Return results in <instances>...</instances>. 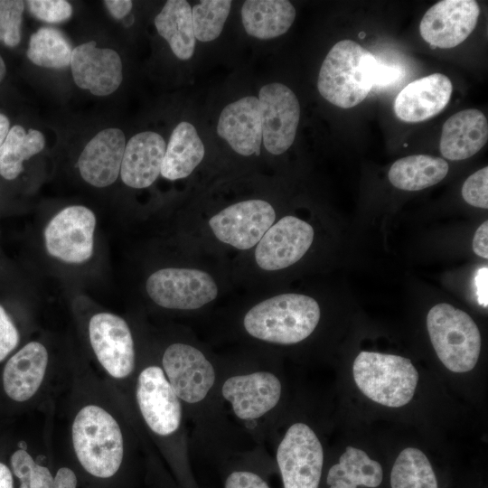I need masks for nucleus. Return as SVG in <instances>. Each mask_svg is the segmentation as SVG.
<instances>
[{"label":"nucleus","mask_w":488,"mask_h":488,"mask_svg":"<svg viewBox=\"0 0 488 488\" xmlns=\"http://www.w3.org/2000/svg\"><path fill=\"white\" fill-rule=\"evenodd\" d=\"M391 488H438L436 474L425 454L407 447L398 455L391 473Z\"/></svg>","instance_id":"31"},{"label":"nucleus","mask_w":488,"mask_h":488,"mask_svg":"<svg viewBox=\"0 0 488 488\" xmlns=\"http://www.w3.org/2000/svg\"><path fill=\"white\" fill-rule=\"evenodd\" d=\"M24 4L21 0H0V42L7 47H15L21 42Z\"/></svg>","instance_id":"34"},{"label":"nucleus","mask_w":488,"mask_h":488,"mask_svg":"<svg viewBox=\"0 0 488 488\" xmlns=\"http://www.w3.org/2000/svg\"><path fill=\"white\" fill-rule=\"evenodd\" d=\"M166 148L161 135L145 131L126 143L120 176L123 183L135 189L149 187L161 173Z\"/></svg>","instance_id":"21"},{"label":"nucleus","mask_w":488,"mask_h":488,"mask_svg":"<svg viewBox=\"0 0 488 488\" xmlns=\"http://www.w3.org/2000/svg\"><path fill=\"white\" fill-rule=\"evenodd\" d=\"M314 229L306 221L291 215L273 224L257 244L255 259L267 271L286 268L306 253L314 239Z\"/></svg>","instance_id":"11"},{"label":"nucleus","mask_w":488,"mask_h":488,"mask_svg":"<svg viewBox=\"0 0 488 488\" xmlns=\"http://www.w3.org/2000/svg\"><path fill=\"white\" fill-rule=\"evenodd\" d=\"M453 91L449 78L434 73L408 83L397 95L394 112L408 123L422 122L439 114L448 104Z\"/></svg>","instance_id":"19"},{"label":"nucleus","mask_w":488,"mask_h":488,"mask_svg":"<svg viewBox=\"0 0 488 488\" xmlns=\"http://www.w3.org/2000/svg\"><path fill=\"white\" fill-rule=\"evenodd\" d=\"M14 475L24 488H53V477L48 468L38 465L24 450L19 449L11 456Z\"/></svg>","instance_id":"33"},{"label":"nucleus","mask_w":488,"mask_h":488,"mask_svg":"<svg viewBox=\"0 0 488 488\" xmlns=\"http://www.w3.org/2000/svg\"><path fill=\"white\" fill-rule=\"evenodd\" d=\"M10 130V122L8 117L0 112V146L6 138Z\"/></svg>","instance_id":"44"},{"label":"nucleus","mask_w":488,"mask_h":488,"mask_svg":"<svg viewBox=\"0 0 488 488\" xmlns=\"http://www.w3.org/2000/svg\"><path fill=\"white\" fill-rule=\"evenodd\" d=\"M145 287L155 304L169 309H197L218 295L213 278L207 272L194 268L159 269L148 277Z\"/></svg>","instance_id":"6"},{"label":"nucleus","mask_w":488,"mask_h":488,"mask_svg":"<svg viewBox=\"0 0 488 488\" xmlns=\"http://www.w3.org/2000/svg\"><path fill=\"white\" fill-rule=\"evenodd\" d=\"M163 366L177 397L187 403L202 400L215 381L211 363L189 344H171L164 353Z\"/></svg>","instance_id":"13"},{"label":"nucleus","mask_w":488,"mask_h":488,"mask_svg":"<svg viewBox=\"0 0 488 488\" xmlns=\"http://www.w3.org/2000/svg\"><path fill=\"white\" fill-rule=\"evenodd\" d=\"M13 475L10 469L0 463V488H14Z\"/></svg>","instance_id":"43"},{"label":"nucleus","mask_w":488,"mask_h":488,"mask_svg":"<svg viewBox=\"0 0 488 488\" xmlns=\"http://www.w3.org/2000/svg\"><path fill=\"white\" fill-rule=\"evenodd\" d=\"M240 419L252 420L272 409L281 396V383L272 373L258 371L229 378L221 389Z\"/></svg>","instance_id":"18"},{"label":"nucleus","mask_w":488,"mask_h":488,"mask_svg":"<svg viewBox=\"0 0 488 488\" xmlns=\"http://www.w3.org/2000/svg\"><path fill=\"white\" fill-rule=\"evenodd\" d=\"M47 364V350L42 343L24 345L5 366L3 386L6 395L18 402L31 399L42 384Z\"/></svg>","instance_id":"23"},{"label":"nucleus","mask_w":488,"mask_h":488,"mask_svg":"<svg viewBox=\"0 0 488 488\" xmlns=\"http://www.w3.org/2000/svg\"><path fill=\"white\" fill-rule=\"evenodd\" d=\"M18 343V331L0 305V361L17 346Z\"/></svg>","instance_id":"37"},{"label":"nucleus","mask_w":488,"mask_h":488,"mask_svg":"<svg viewBox=\"0 0 488 488\" xmlns=\"http://www.w3.org/2000/svg\"><path fill=\"white\" fill-rule=\"evenodd\" d=\"M72 442L78 460L90 474L113 476L122 463V433L116 419L95 405L84 407L72 425Z\"/></svg>","instance_id":"3"},{"label":"nucleus","mask_w":488,"mask_h":488,"mask_svg":"<svg viewBox=\"0 0 488 488\" xmlns=\"http://www.w3.org/2000/svg\"><path fill=\"white\" fill-rule=\"evenodd\" d=\"M432 345L441 362L451 371L474 368L481 351V335L472 317L446 303L433 306L427 316Z\"/></svg>","instance_id":"5"},{"label":"nucleus","mask_w":488,"mask_h":488,"mask_svg":"<svg viewBox=\"0 0 488 488\" xmlns=\"http://www.w3.org/2000/svg\"><path fill=\"white\" fill-rule=\"evenodd\" d=\"M104 5L109 14L116 19H122L127 16L133 7V2L130 0H106Z\"/></svg>","instance_id":"40"},{"label":"nucleus","mask_w":488,"mask_h":488,"mask_svg":"<svg viewBox=\"0 0 488 488\" xmlns=\"http://www.w3.org/2000/svg\"><path fill=\"white\" fill-rule=\"evenodd\" d=\"M25 4L35 18L49 23L67 21L73 12L71 5L65 0H29Z\"/></svg>","instance_id":"35"},{"label":"nucleus","mask_w":488,"mask_h":488,"mask_svg":"<svg viewBox=\"0 0 488 488\" xmlns=\"http://www.w3.org/2000/svg\"><path fill=\"white\" fill-rule=\"evenodd\" d=\"M275 219L272 205L256 199L226 207L210 219L209 225L220 241L244 250L259 242Z\"/></svg>","instance_id":"10"},{"label":"nucleus","mask_w":488,"mask_h":488,"mask_svg":"<svg viewBox=\"0 0 488 488\" xmlns=\"http://www.w3.org/2000/svg\"><path fill=\"white\" fill-rule=\"evenodd\" d=\"M204 153V145L195 127L182 121L170 136L160 174L171 181L185 178L202 162Z\"/></svg>","instance_id":"25"},{"label":"nucleus","mask_w":488,"mask_h":488,"mask_svg":"<svg viewBox=\"0 0 488 488\" xmlns=\"http://www.w3.org/2000/svg\"><path fill=\"white\" fill-rule=\"evenodd\" d=\"M479 14L480 7L474 0H443L425 13L419 33L432 47L453 48L471 34Z\"/></svg>","instance_id":"14"},{"label":"nucleus","mask_w":488,"mask_h":488,"mask_svg":"<svg viewBox=\"0 0 488 488\" xmlns=\"http://www.w3.org/2000/svg\"><path fill=\"white\" fill-rule=\"evenodd\" d=\"M474 252L483 258H488V221H483L475 230L473 239Z\"/></svg>","instance_id":"39"},{"label":"nucleus","mask_w":488,"mask_h":488,"mask_svg":"<svg viewBox=\"0 0 488 488\" xmlns=\"http://www.w3.org/2000/svg\"><path fill=\"white\" fill-rule=\"evenodd\" d=\"M225 488H269V486L260 476L254 473L238 471L228 476Z\"/></svg>","instance_id":"38"},{"label":"nucleus","mask_w":488,"mask_h":488,"mask_svg":"<svg viewBox=\"0 0 488 488\" xmlns=\"http://www.w3.org/2000/svg\"><path fill=\"white\" fill-rule=\"evenodd\" d=\"M125 146L121 129L107 127L98 132L86 144L77 162L82 179L98 188L113 184L120 174Z\"/></svg>","instance_id":"17"},{"label":"nucleus","mask_w":488,"mask_h":488,"mask_svg":"<svg viewBox=\"0 0 488 488\" xmlns=\"http://www.w3.org/2000/svg\"><path fill=\"white\" fill-rule=\"evenodd\" d=\"M20 488H24V487L20 486Z\"/></svg>","instance_id":"46"},{"label":"nucleus","mask_w":488,"mask_h":488,"mask_svg":"<svg viewBox=\"0 0 488 488\" xmlns=\"http://www.w3.org/2000/svg\"><path fill=\"white\" fill-rule=\"evenodd\" d=\"M295 18L296 9L286 0H247L241 7V20L246 33L260 40L284 34Z\"/></svg>","instance_id":"24"},{"label":"nucleus","mask_w":488,"mask_h":488,"mask_svg":"<svg viewBox=\"0 0 488 488\" xmlns=\"http://www.w3.org/2000/svg\"><path fill=\"white\" fill-rule=\"evenodd\" d=\"M262 142L272 155L285 153L293 144L300 118L295 93L278 82L264 85L258 93Z\"/></svg>","instance_id":"9"},{"label":"nucleus","mask_w":488,"mask_h":488,"mask_svg":"<svg viewBox=\"0 0 488 488\" xmlns=\"http://www.w3.org/2000/svg\"><path fill=\"white\" fill-rule=\"evenodd\" d=\"M77 477L74 472L67 467L58 470L53 479V488H76Z\"/></svg>","instance_id":"42"},{"label":"nucleus","mask_w":488,"mask_h":488,"mask_svg":"<svg viewBox=\"0 0 488 488\" xmlns=\"http://www.w3.org/2000/svg\"><path fill=\"white\" fill-rule=\"evenodd\" d=\"M230 0H203L192 8L195 39L211 42L219 37L230 14Z\"/></svg>","instance_id":"32"},{"label":"nucleus","mask_w":488,"mask_h":488,"mask_svg":"<svg viewBox=\"0 0 488 488\" xmlns=\"http://www.w3.org/2000/svg\"><path fill=\"white\" fill-rule=\"evenodd\" d=\"M382 476V467L377 461L359 448L347 446L339 463L330 468L327 484L342 482L351 488L359 485L375 488L381 483Z\"/></svg>","instance_id":"29"},{"label":"nucleus","mask_w":488,"mask_h":488,"mask_svg":"<svg viewBox=\"0 0 488 488\" xmlns=\"http://www.w3.org/2000/svg\"><path fill=\"white\" fill-rule=\"evenodd\" d=\"M70 66L74 83L95 96L112 94L123 80L119 54L113 49L98 47L94 41L73 48Z\"/></svg>","instance_id":"16"},{"label":"nucleus","mask_w":488,"mask_h":488,"mask_svg":"<svg viewBox=\"0 0 488 488\" xmlns=\"http://www.w3.org/2000/svg\"><path fill=\"white\" fill-rule=\"evenodd\" d=\"M487 281H488V268L487 267H484L478 270L476 274V277H475L478 302L483 307H487V305H488Z\"/></svg>","instance_id":"41"},{"label":"nucleus","mask_w":488,"mask_h":488,"mask_svg":"<svg viewBox=\"0 0 488 488\" xmlns=\"http://www.w3.org/2000/svg\"><path fill=\"white\" fill-rule=\"evenodd\" d=\"M44 145L45 137L41 131H25L20 125L12 127L0 146V175L6 180L18 177L23 171V161L42 152Z\"/></svg>","instance_id":"28"},{"label":"nucleus","mask_w":488,"mask_h":488,"mask_svg":"<svg viewBox=\"0 0 488 488\" xmlns=\"http://www.w3.org/2000/svg\"><path fill=\"white\" fill-rule=\"evenodd\" d=\"M157 33L180 60H189L195 48L192 7L185 0H168L155 18Z\"/></svg>","instance_id":"26"},{"label":"nucleus","mask_w":488,"mask_h":488,"mask_svg":"<svg viewBox=\"0 0 488 488\" xmlns=\"http://www.w3.org/2000/svg\"><path fill=\"white\" fill-rule=\"evenodd\" d=\"M488 139V123L478 109H465L452 115L444 123L439 148L452 161L469 158L481 150Z\"/></svg>","instance_id":"22"},{"label":"nucleus","mask_w":488,"mask_h":488,"mask_svg":"<svg viewBox=\"0 0 488 488\" xmlns=\"http://www.w3.org/2000/svg\"><path fill=\"white\" fill-rule=\"evenodd\" d=\"M73 48L57 28L43 26L30 37L27 58L33 64L47 69H63L70 64Z\"/></svg>","instance_id":"30"},{"label":"nucleus","mask_w":488,"mask_h":488,"mask_svg":"<svg viewBox=\"0 0 488 488\" xmlns=\"http://www.w3.org/2000/svg\"><path fill=\"white\" fill-rule=\"evenodd\" d=\"M380 64L356 42L342 40L331 48L322 63L318 91L336 107L352 108L363 101L376 84Z\"/></svg>","instance_id":"1"},{"label":"nucleus","mask_w":488,"mask_h":488,"mask_svg":"<svg viewBox=\"0 0 488 488\" xmlns=\"http://www.w3.org/2000/svg\"><path fill=\"white\" fill-rule=\"evenodd\" d=\"M463 199L474 207L488 208V167L485 166L472 175L462 187Z\"/></svg>","instance_id":"36"},{"label":"nucleus","mask_w":488,"mask_h":488,"mask_svg":"<svg viewBox=\"0 0 488 488\" xmlns=\"http://www.w3.org/2000/svg\"><path fill=\"white\" fill-rule=\"evenodd\" d=\"M89 334L99 361L112 377L122 379L132 372L134 342L123 318L110 313L97 314L89 321Z\"/></svg>","instance_id":"12"},{"label":"nucleus","mask_w":488,"mask_h":488,"mask_svg":"<svg viewBox=\"0 0 488 488\" xmlns=\"http://www.w3.org/2000/svg\"><path fill=\"white\" fill-rule=\"evenodd\" d=\"M277 461L284 488H318L324 451L307 425L296 423L288 428L278 446Z\"/></svg>","instance_id":"7"},{"label":"nucleus","mask_w":488,"mask_h":488,"mask_svg":"<svg viewBox=\"0 0 488 488\" xmlns=\"http://www.w3.org/2000/svg\"><path fill=\"white\" fill-rule=\"evenodd\" d=\"M354 381L370 399L399 408L413 398L418 372L409 359L374 352H361L352 365Z\"/></svg>","instance_id":"4"},{"label":"nucleus","mask_w":488,"mask_h":488,"mask_svg":"<svg viewBox=\"0 0 488 488\" xmlns=\"http://www.w3.org/2000/svg\"><path fill=\"white\" fill-rule=\"evenodd\" d=\"M96 217L82 205H72L58 212L44 230L48 253L66 263H83L93 253Z\"/></svg>","instance_id":"8"},{"label":"nucleus","mask_w":488,"mask_h":488,"mask_svg":"<svg viewBox=\"0 0 488 488\" xmlns=\"http://www.w3.org/2000/svg\"><path fill=\"white\" fill-rule=\"evenodd\" d=\"M446 160L428 155H414L397 160L388 176L393 186L404 191H419L442 181L448 173Z\"/></svg>","instance_id":"27"},{"label":"nucleus","mask_w":488,"mask_h":488,"mask_svg":"<svg viewBox=\"0 0 488 488\" xmlns=\"http://www.w3.org/2000/svg\"><path fill=\"white\" fill-rule=\"evenodd\" d=\"M136 400L145 421L155 433L167 436L179 427L181 403L161 368L150 366L142 371Z\"/></svg>","instance_id":"15"},{"label":"nucleus","mask_w":488,"mask_h":488,"mask_svg":"<svg viewBox=\"0 0 488 488\" xmlns=\"http://www.w3.org/2000/svg\"><path fill=\"white\" fill-rule=\"evenodd\" d=\"M5 74H6L5 63L4 59L2 58V56L0 55V83L4 80Z\"/></svg>","instance_id":"45"},{"label":"nucleus","mask_w":488,"mask_h":488,"mask_svg":"<svg viewBox=\"0 0 488 488\" xmlns=\"http://www.w3.org/2000/svg\"><path fill=\"white\" fill-rule=\"evenodd\" d=\"M217 133L236 153L258 155L262 142L258 99L249 96L227 105L220 115Z\"/></svg>","instance_id":"20"},{"label":"nucleus","mask_w":488,"mask_h":488,"mask_svg":"<svg viewBox=\"0 0 488 488\" xmlns=\"http://www.w3.org/2000/svg\"><path fill=\"white\" fill-rule=\"evenodd\" d=\"M316 300L301 294H282L266 299L244 316L246 331L253 337L279 344H293L307 338L320 320Z\"/></svg>","instance_id":"2"}]
</instances>
